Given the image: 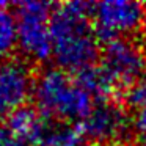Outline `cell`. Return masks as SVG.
Returning a JSON list of instances; mask_svg holds the SVG:
<instances>
[{"instance_id": "cell-14", "label": "cell", "mask_w": 146, "mask_h": 146, "mask_svg": "<svg viewBox=\"0 0 146 146\" xmlns=\"http://www.w3.org/2000/svg\"><path fill=\"white\" fill-rule=\"evenodd\" d=\"M99 146H127V145H124V143H108V145H99Z\"/></svg>"}, {"instance_id": "cell-10", "label": "cell", "mask_w": 146, "mask_h": 146, "mask_svg": "<svg viewBox=\"0 0 146 146\" xmlns=\"http://www.w3.org/2000/svg\"><path fill=\"white\" fill-rule=\"evenodd\" d=\"M126 104L130 116V126L137 137L146 133V79H141L129 88Z\"/></svg>"}, {"instance_id": "cell-7", "label": "cell", "mask_w": 146, "mask_h": 146, "mask_svg": "<svg viewBox=\"0 0 146 146\" xmlns=\"http://www.w3.org/2000/svg\"><path fill=\"white\" fill-rule=\"evenodd\" d=\"M130 127L129 111L121 104L110 99L96 102L80 123V129L90 141H98L99 145L119 143V140L127 135Z\"/></svg>"}, {"instance_id": "cell-6", "label": "cell", "mask_w": 146, "mask_h": 146, "mask_svg": "<svg viewBox=\"0 0 146 146\" xmlns=\"http://www.w3.org/2000/svg\"><path fill=\"white\" fill-rule=\"evenodd\" d=\"M35 79L30 63L10 58L0 63V119H8L33 96Z\"/></svg>"}, {"instance_id": "cell-4", "label": "cell", "mask_w": 146, "mask_h": 146, "mask_svg": "<svg viewBox=\"0 0 146 146\" xmlns=\"http://www.w3.org/2000/svg\"><path fill=\"white\" fill-rule=\"evenodd\" d=\"M91 22L99 41L130 38L146 27V5L133 0H104L91 5Z\"/></svg>"}, {"instance_id": "cell-3", "label": "cell", "mask_w": 146, "mask_h": 146, "mask_svg": "<svg viewBox=\"0 0 146 146\" xmlns=\"http://www.w3.org/2000/svg\"><path fill=\"white\" fill-rule=\"evenodd\" d=\"M17 47L30 61L41 63L50 58L52 5L46 2H21L14 8Z\"/></svg>"}, {"instance_id": "cell-1", "label": "cell", "mask_w": 146, "mask_h": 146, "mask_svg": "<svg viewBox=\"0 0 146 146\" xmlns=\"http://www.w3.org/2000/svg\"><path fill=\"white\" fill-rule=\"evenodd\" d=\"M91 5L66 2L52 10L50 58L66 72H82L101 57L99 39L91 22Z\"/></svg>"}, {"instance_id": "cell-5", "label": "cell", "mask_w": 146, "mask_h": 146, "mask_svg": "<svg viewBox=\"0 0 146 146\" xmlns=\"http://www.w3.org/2000/svg\"><path fill=\"white\" fill-rule=\"evenodd\" d=\"M99 58V66L105 71L116 88H130L143 79L146 71V50L130 38L105 42Z\"/></svg>"}, {"instance_id": "cell-8", "label": "cell", "mask_w": 146, "mask_h": 146, "mask_svg": "<svg viewBox=\"0 0 146 146\" xmlns=\"http://www.w3.org/2000/svg\"><path fill=\"white\" fill-rule=\"evenodd\" d=\"M46 118L36 108L29 105L22 107L8 118L7 129L14 146H38L42 140L47 123Z\"/></svg>"}, {"instance_id": "cell-2", "label": "cell", "mask_w": 146, "mask_h": 146, "mask_svg": "<svg viewBox=\"0 0 146 146\" xmlns=\"http://www.w3.org/2000/svg\"><path fill=\"white\" fill-rule=\"evenodd\" d=\"M33 99L46 119L61 124L82 123L96 101L76 76L60 68H46L35 79Z\"/></svg>"}, {"instance_id": "cell-13", "label": "cell", "mask_w": 146, "mask_h": 146, "mask_svg": "<svg viewBox=\"0 0 146 146\" xmlns=\"http://www.w3.org/2000/svg\"><path fill=\"white\" fill-rule=\"evenodd\" d=\"M0 146H14L7 126L2 124V123H0Z\"/></svg>"}, {"instance_id": "cell-9", "label": "cell", "mask_w": 146, "mask_h": 146, "mask_svg": "<svg viewBox=\"0 0 146 146\" xmlns=\"http://www.w3.org/2000/svg\"><path fill=\"white\" fill-rule=\"evenodd\" d=\"M76 77L96 102L108 101V98L118 90L115 86V83L110 80V77L105 74V71L101 66H96V64L76 74Z\"/></svg>"}, {"instance_id": "cell-12", "label": "cell", "mask_w": 146, "mask_h": 146, "mask_svg": "<svg viewBox=\"0 0 146 146\" xmlns=\"http://www.w3.org/2000/svg\"><path fill=\"white\" fill-rule=\"evenodd\" d=\"M17 49V25L14 11L7 5L0 3V63L13 58V52Z\"/></svg>"}, {"instance_id": "cell-11", "label": "cell", "mask_w": 146, "mask_h": 146, "mask_svg": "<svg viewBox=\"0 0 146 146\" xmlns=\"http://www.w3.org/2000/svg\"><path fill=\"white\" fill-rule=\"evenodd\" d=\"M38 146H90V140L80 126L60 123L47 127Z\"/></svg>"}]
</instances>
